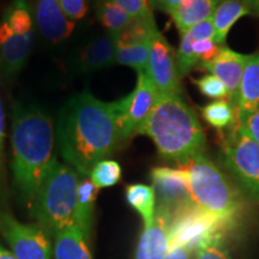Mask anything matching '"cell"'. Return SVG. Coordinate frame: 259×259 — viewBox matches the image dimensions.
Here are the masks:
<instances>
[{
  "mask_svg": "<svg viewBox=\"0 0 259 259\" xmlns=\"http://www.w3.org/2000/svg\"><path fill=\"white\" fill-rule=\"evenodd\" d=\"M0 234L17 259H53L51 236L37 223L29 225L0 211Z\"/></svg>",
  "mask_w": 259,
  "mask_h": 259,
  "instance_id": "8",
  "label": "cell"
},
{
  "mask_svg": "<svg viewBox=\"0 0 259 259\" xmlns=\"http://www.w3.org/2000/svg\"><path fill=\"white\" fill-rule=\"evenodd\" d=\"M259 108V53L250 54L246 61L235 101V124L241 125Z\"/></svg>",
  "mask_w": 259,
  "mask_h": 259,
  "instance_id": "17",
  "label": "cell"
},
{
  "mask_svg": "<svg viewBox=\"0 0 259 259\" xmlns=\"http://www.w3.org/2000/svg\"><path fill=\"white\" fill-rule=\"evenodd\" d=\"M221 0H185L170 12V17L180 36L194 25L211 18Z\"/></svg>",
  "mask_w": 259,
  "mask_h": 259,
  "instance_id": "19",
  "label": "cell"
},
{
  "mask_svg": "<svg viewBox=\"0 0 259 259\" xmlns=\"http://www.w3.org/2000/svg\"><path fill=\"white\" fill-rule=\"evenodd\" d=\"M57 141L66 164L82 178L121 147L115 102H103L89 92L72 97L60 111Z\"/></svg>",
  "mask_w": 259,
  "mask_h": 259,
  "instance_id": "1",
  "label": "cell"
},
{
  "mask_svg": "<svg viewBox=\"0 0 259 259\" xmlns=\"http://www.w3.org/2000/svg\"><path fill=\"white\" fill-rule=\"evenodd\" d=\"M112 2L125 10L130 17L136 21L143 22V23L155 22L148 0H112Z\"/></svg>",
  "mask_w": 259,
  "mask_h": 259,
  "instance_id": "30",
  "label": "cell"
},
{
  "mask_svg": "<svg viewBox=\"0 0 259 259\" xmlns=\"http://www.w3.org/2000/svg\"><path fill=\"white\" fill-rule=\"evenodd\" d=\"M213 34H215V31H213L212 21L211 18H209L202 23L194 25L189 31L181 35L179 48L176 53L177 69L180 78L190 73V71L198 64L193 58L192 45L196 41L203 40V38H213Z\"/></svg>",
  "mask_w": 259,
  "mask_h": 259,
  "instance_id": "20",
  "label": "cell"
},
{
  "mask_svg": "<svg viewBox=\"0 0 259 259\" xmlns=\"http://www.w3.org/2000/svg\"><path fill=\"white\" fill-rule=\"evenodd\" d=\"M2 19L15 35L34 32V16L28 0H14L5 10Z\"/></svg>",
  "mask_w": 259,
  "mask_h": 259,
  "instance_id": "25",
  "label": "cell"
},
{
  "mask_svg": "<svg viewBox=\"0 0 259 259\" xmlns=\"http://www.w3.org/2000/svg\"><path fill=\"white\" fill-rule=\"evenodd\" d=\"M150 177L156 193V208L169 213L171 219L194 204L180 168L155 167Z\"/></svg>",
  "mask_w": 259,
  "mask_h": 259,
  "instance_id": "11",
  "label": "cell"
},
{
  "mask_svg": "<svg viewBox=\"0 0 259 259\" xmlns=\"http://www.w3.org/2000/svg\"><path fill=\"white\" fill-rule=\"evenodd\" d=\"M137 135L148 136L160 156L177 166L202 155L206 142L198 116L181 96L160 97Z\"/></svg>",
  "mask_w": 259,
  "mask_h": 259,
  "instance_id": "3",
  "label": "cell"
},
{
  "mask_svg": "<svg viewBox=\"0 0 259 259\" xmlns=\"http://www.w3.org/2000/svg\"><path fill=\"white\" fill-rule=\"evenodd\" d=\"M193 258V251L187 247H174L168 248L167 254L164 259H192Z\"/></svg>",
  "mask_w": 259,
  "mask_h": 259,
  "instance_id": "35",
  "label": "cell"
},
{
  "mask_svg": "<svg viewBox=\"0 0 259 259\" xmlns=\"http://www.w3.org/2000/svg\"><path fill=\"white\" fill-rule=\"evenodd\" d=\"M251 14L259 16V0H241Z\"/></svg>",
  "mask_w": 259,
  "mask_h": 259,
  "instance_id": "37",
  "label": "cell"
},
{
  "mask_svg": "<svg viewBox=\"0 0 259 259\" xmlns=\"http://www.w3.org/2000/svg\"><path fill=\"white\" fill-rule=\"evenodd\" d=\"M80 179L72 167L57 157L48 167L29 209L51 238L77 226V190Z\"/></svg>",
  "mask_w": 259,
  "mask_h": 259,
  "instance_id": "4",
  "label": "cell"
},
{
  "mask_svg": "<svg viewBox=\"0 0 259 259\" xmlns=\"http://www.w3.org/2000/svg\"><path fill=\"white\" fill-rule=\"evenodd\" d=\"M239 126L246 135L250 136L255 143L259 144V108Z\"/></svg>",
  "mask_w": 259,
  "mask_h": 259,
  "instance_id": "34",
  "label": "cell"
},
{
  "mask_svg": "<svg viewBox=\"0 0 259 259\" xmlns=\"http://www.w3.org/2000/svg\"><path fill=\"white\" fill-rule=\"evenodd\" d=\"M203 119L210 126L223 130L235 124V109L228 100H215L202 108Z\"/></svg>",
  "mask_w": 259,
  "mask_h": 259,
  "instance_id": "27",
  "label": "cell"
},
{
  "mask_svg": "<svg viewBox=\"0 0 259 259\" xmlns=\"http://www.w3.org/2000/svg\"><path fill=\"white\" fill-rule=\"evenodd\" d=\"M32 16L38 32L51 44H59L70 37L76 23L64 14L58 0H34Z\"/></svg>",
  "mask_w": 259,
  "mask_h": 259,
  "instance_id": "15",
  "label": "cell"
},
{
  "mask_svg": "<svg viewBox=\"0 0 259 259\" xmlns=\"http://www.w3.org/2000/svg\"><path fill=\"white\" fill-rule=\"evenodd\" d=\"M192 82L196 84L197 88L203 95L215 100H228V93L221 80L212 74H205L198 79H193Z\"/></svg>",
  "mask_w": 259,
  "mask_h": 259,
  "instance_id": "31",
  "label": "cell"
},
{
  "mask_svg": "<svg viewBox=\"0 0 259 259\" xmlns=\"http://www.w3.org/2000/svg\"><path fill=\"white\" fill-rule=\"evenodd\" d=\"M115 35L107 32L85 45L77 58V69L84 73L106 69L115 64Z\"/></svg>",
  "mask_w": 259,
  "mask_h": 259,
  "instance_id": "18",
  "label": "cell"
},
{
  "mask_svg": "<svg viewBox=\"0 0 259 259\" xmlns=\"http://www.w3.org/2000/svg\"><path fill=\"white\" fill-rule=\"evenodd\" d=\"M34 46V32L15 35L0 21V76L11 78L23 69Z\"/></svg>",
  "mask_w": 259,
  "mask_h": 259,
  "instance_id": "14",
  "label": "cell"
},
{
  "mask_svg": "<svg viewBox=\"0 0 259 259\" xmlns=\"http://www.w3.org/2000/svg\"><path fill=\"white\" fill-rule=\"evenodd\" d=\"M220 150L226 167L259 203V144L234 124L222 136Z\"/></svg>",
  "mask_w": 259,
  "mask_h": 259,
  "instance_id": "6",
  "label": "cell"
},
{
  "mask_svg": "<svg viewBox=\"0 0 259 259\" xmlns=\"http://www.w3.org/2000/svg\"><path fill=\"white\" fill-rule=\"evenodd\" d=\"M89 179L99 190L114 186L121 179L120 164L109 158L100 161L90 171Z\"/></svg>",
  "mask_w": 259,
  "mask_h": 259,
  "instance_id": "28",
  "label": "cell"
},
{
  "mask_svg": "<svg viewBox=\"0 0 259 259\" xmlns=\"http://www.w3.org/2000/svg\"><path fill=\"white\" fill-rule=\"evenodd\" d=\"M0 121L4 122V111H3L2 101H0Z\"/></svg>",
  "mask_w": 259,
  "mask_h": 259,
  "instance_id": "40",
  "label": "cell"
},
{
  "mask_svg": "<svg viewBox=\"0 0 259 259\" xmlns=\"http://www.w3.org/2000/svg\"><path fill=\"white\" fill-rule=\"evenodd\" d=\"M247 58V54L238 53L225 46L218 57L213 58L212 60L198 63L196 67L218 77L225 84L228 93V101L234 107Z\"/></svg>",
  "mask_w": 259,
  "mask_h": 259,
  "instance_id": "13",
  "label": "cell"
},
{
  "mask_svg": "<svg viewBox=\"0 0 259 259\" xmlns=\"http://www.w3.org/2000/svg\"><path fill=\"white\" fill-rule=\"evenodd\" d=\"M126 200L141 215L144 228L153 225L156 216V193L153 186L145 184H132L126 187Z\"/></svg>",
  "mask_w": 259,
  "mask_h": 259,
  "instance_id": "24",
  "label": "cell"
},
{
  "mask_svg": "<svg viewBox=\"0 0 259 259\" xmlns=\"http://www.w3.org/2000/svg\"><path fill=\"white\" fill-rule=\"evenodd\" d=\"M156 23L135 21L120 34L115 35V64L128 66L141 72L145 71L150 51V31Z\"/></svg>",
  "mask_w": 259,
  "mask_h": 259,
  "instance_id": "12",
  "label": "cell"
},
{
  "mask_svg": "<svg viewBox=\"0 0 259 259\" xmlns=\"http://www.w3.org/2000/svg\"><path fill=\"white\" fill-rule=\"evenodd\" d=\"M185 2V0H157L158 8L163 11H166L167 14H170L174 9H177L181 3Z\"/></svg>",
  "mask_w": 259,
  "mask_h": 259,
  "instance_id": "36",
  "label": "cell"
},
{
  "mask_svg": "<svg viewBox=\"0 0 259 259\" xmlns=\"http://www.w3.org/2000/svg\"><path fill=\"white\" fill-rule=\"evenodd\" d=\"M171 216L156 208L153 225L141 233L136 248L135 259H164L169 242V225Z\"/></svg>",
  "mask_w": 259,
  "mask_h": 259,
  "instance_id": "16",
  "label": "cell"
},
{
  "mask_svg": "<svg viewBox=\"0 0 259 259\" xmlns=\"http://www.w3.org/2000/svg\"><path fill=\"white\" fill-rule=\"evenodd\" d=\"M65 16L76 23L88 14V0H58Z\"/></svg>",
  "mask_w": 259,
  "mask_h": 259,
  "instance_id": "33",
  "label": "cell"
},
{
  "mask_svg": "<svg viewBox=\"0 0 259 259\" xmlns=\"http://www.w3.org/2000/svg\"><path fill=\"white\" fill-rule=\"evenodd\" d=\"M250 10L246 8L241 0H221L216 6L211 16L213 25V41L218 45L226 44L227 35L239 19L250 15Z\"/></svg>",
  "mask_w": 259,
  "mask_h": 259,
  "instance_id": "21",
  "label": "cell"
},
{
  "mask_svg": "<svg viewBox=\"0 0 259 259\" xmlns=\"http://www.w3.org/2000/svg\"><path fill=\"white\" fill-rule=\"evenodd\" d=\"M158 100V94L145 71L137 74L136 88L127 96L115 101L119 134L122 144L137 135L138 128L145 121Z\"/></svg>",
  "mask_w": 259,
  "mask_h": 259,
  "instance_id": "9",
  "label": "cell"
},
{
  "mask_svg": "<svg viewBox=\"0 0 259 259\" xmlns=\"http://www.w3.org/2000/svg\"><path fill=\"white\" fill-rule=\"evenodd\" d=\"M53 240L56 259H93L89 241L77 226L60 232Z\"/></svg>",
  "mask_w": 259,
  "mask_h": 259,
  "instance_id": "22",
  "label": "cell"
},
{
  "mask_svg": "<svg viewBox=\"0 0 259 259\" xmlns=\"http://www.w3.org/2000/svg\"><path fill=\"white\" fill-rule=\"evenodd\" d=\"M145 73L154 84L160 97L181 96L180 76L178 73L176 53L156 24L150 31V51Z\"/></svg>",
  "mask_w": 259,
  "mask_h": 259,
  "instance_id": "10",
  "label": "cell"
},
{
  "mask_svg": "<svg viewBox=\"0 0 259 259\" xmlns=\"http://www.w3.org/2000/svg\"><path fill=\"white\" fill-rule=\"evenodd\" d=\"M192 259H231L223 242V233H219L202 242L194 250Z\"/></svg>",
  "mask_w": 259,
  "mask_h": 259,
  "instance_id": "29",
  "label": "cell"
},
{
  "mask_svg": "<svg viewBox=\"0 0 259 259\" xmlns=\"http://www.w3.org/2000/svg\"><path fill=\"white\" fill-rule=\"evenodd\" d=\"M232 221L206 211L193 204L171 219L168 248L187 247L194 252L198 246L229 228Z\"/></svg>",
  "mask_w": 259,
  "mask_h": 259,
  "instance_id": "7",
  "label": "cell"
},
{
  "mask_svg": "<svg viewBox=\"0 0 259 259\" xmlns=\"http://www.w3.org/2000/svg\"><path fill=\"white\" fill-rule=\"evenodd\" d=\"M226 45H218L213 38H203V40L196 41L192 45V54L197 63L202 61L212 60L220 54V52Z\"/></svg>",
  "mask_w": 259,
  "mask_h": 259,
  "instance_id": "32",
  "label": "cell"
},
{
  "mask_svg": "<svg viewBox=\"0 0 259 259\" xmlns=\"http://www.w3.org/2000/svg\"><path fill=\"white\" fill-rule=\"evenodd\" d=\"M3 137H4V122L0 121V147L3 144Z\"/></svg>",
  "mask_w": 259,
  "mask_h": 259,
  "instance_id": "39",
  "label": "cell"
},
{
  "mask_svg": "<svg viewBox=\"0 0 259 259\" xmlns=\"http://www.w3.org/2000/svg\"><path fill=\"white\" fill-rule=\"evenodd\" d=\"M97 17L107 32L113 35L120 34L135 21L125 10L116 5L112 0H99L97 4Z\"/></svg>",
  "mask_w": 259,
  "mask_h": 259,
  "instance_id": "26",
  "label": "cell"
},
{
  "mask_svg": "<svg viewBox=\"0 0 259 259\" xmlns=\"http://www.w3.org/2000/svg\"><path fill=\"white\" fill-rule=\"evenodd\" d=\"M184 171L193 203L206 211L234 221L241 208L239 194L225 174L204 155L178 166Z\"/></svg>",
  "mask_w": 259,
  "mask_h": 259,
  "instance_id": "5",
  "label": "cell"
},
{
  "mask_svg": "<svg viewBox=\"0 0 259 259\" xmlns=\"http://www.w3.org/2000/svg\"><path fill=\"white\" fill-rule=\"evenodd\" d=\"M0 259H17L15 257V254L12 253L10 250H6V248L0 244Z\"/></svg>",
  "mask_w": 259,
  "mask_h": 259,
  "instance_id": "38",
  "label": "cell"
},
{
  "mask_svg": "<svg viewBox=\"0 0 259 259\" xmlns=\"http://www.w3.org/2000/svg\"><path fill=\"white\" fill-rule=\"evenodd\" d=\"M97 193L99 189L89 178L80 179L77 190V226L88 241L92 235Z\"/></svg>",
  "mask_w": 259,
  "mask_h": 259,
  "instance_id": "23",
  "label": "cell"
},
{
  "mask_svg": "<svg viewBox=\"0 0 259 259\" xmlns=\"http://www.w3.org/2000/svg\"><path fill=\"white\" fill-rule=\"evenodd\" d=\"M56 131L52 119L34 106L16 105L11 122V169L22 199L30 204L56 157Z\"/></svg>",
  "mask_w": 259,
  "mask_h": 259,
  "instance_id": "2",
  "label": "cell"
}]
</instances>
